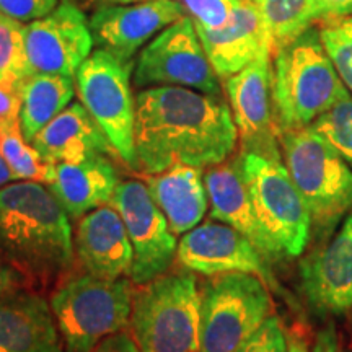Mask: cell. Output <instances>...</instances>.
Here are the masks:
<instances>
[{
  "mask_svg": "<svg viewBox=\"0 0 352 352\" xmlns=\"http://www.w3.org/2000/svg\"><path fill=\"white\" fill-rule=\"evenodd\" d=\"M236 142L232 109L220 95L168 85L142 88L135 95V160L147 175L175 165L223 164Z\"/></svg>",
  "mask_w": 352,
  "mask_h": 352,
  "instance_id": "cell-1",
  "label": "cell"
},
{
  "mask_svg": "<svg viewBox=\"0 0 352 352\" xmlns=\"http://www.w3.org/2000/svg\"><path fill=\"white\" fill-rule=\"evenodd\" d=\"M0 254L21 272L51 276L72 261L70 217L43 183L0 188Z\"/></svg>",
  "mask_w": 352,
  "mask_h": 352,
  "instance_id": "cell-2",
  "label": "cell"
},
{
  "mask_svg": "<svg viewBox=\"0 0 352 352\" xmlns=\"http://www.w3.org/2000/svg\"><path fill=\"white\" fill-rule=\"evenodd\" d=\"M349 95L316 25L272 54V104L279 134L308 127Z\"/></svg>",
  "mask_w": 352,
  "mask_h": 352,
  "instance_id": "cell-3",
  "label": "cell"
},
{
  "mask_svg": "<svg viewBox=\"0 0 352 352\" xmlns=\"http://www.w3.org/2000/svg\"><path fill=\"white\" fill-rule=\"evenodd\" d=\"M279 145L310 214L311 232L327 240L352 210V168L310 126L280 132Z\"/></svg>",
  "mask_w": 352,
  "mask_h": 352,
  "instance_id": "cell-4",
  "label": "cell"
},
{
  "mask_svg": "<svg viewBox=\"0 0 352 352\" xmlns=\"http://www.w3.org/2000/svg\"><path fill=\"white\" fill-rule=\"evenodd\" d=\"M132 336L140 352H201V290L191 272L162 274L132 298Z\"/></svg>",
  "mask_w": 352,
  "mask_h": 352,
  "instance_id": "cell-5",
  "label": "cell"
},
{
  "mask_svg": "<svg viewBox=\"0 0 352 352\" xmlns=\"http://www.w3.org/2000/svg\"><path fill=\"white\" fill-rule=\"evenodd\" d=\"M129 279H101L87 274L70 279L51 296L50 305L63 336L65 352H90L131 324Z\"/></svg>",
  "mask_w": 352,
  "mask_h": 352,
  "instance_id": "cell-6",
  "label": "cell"
},
{
  "mask_svg": "<svg viewBox=\"0 0 352 352\" xmlns=\"http://www.w3.org/2000/svg\"><path fill=\"white\" fill-rule=\"evenodd\" d=\"M270 290L246 272L209 276L201 289V352H239L272 315Z\"/></svg>",
  "mask_w": 352,
  "mask_h": 352,
  "instance_id": "cell-7",
  "label": "cell"
},
{
  "mask_svg": "<svg viewBox=\"0 0 352 352\" xmlns=\"http://www.w3.org/2000/svg\"><path fill=\"white\" fill-rule=\"evenodd\" d=\"M239 158L263 232L280 258L300 256L310 240L311 220L283 157L241 151Z\"/></svg>",
  "mask_w": 352,
  "mask_h": 352,
  "instance_id": "cell-8",
  "label": "cell"
},
{
  "mask_svg": "<svg viewBox=\"0 0 352 352\" xmlns=\"http://www.w3.org/2000/svg\"><path fill=\"white\" fill-rule=\"evenodd\" d=\"M132 63H122L96 50L76 76L78 98L111 142L114 152L132 170H138L134 145L135 98L131 90Z\"/></svg>",
  "mask_w": 352,
  "mask_h": 352,
  "instance_id": "cell-9",
  "label": "cell"
},
{
  "mask_svg": "<svg viewBox=\"0 0 352 352\" xmlns=\"http://www.w3.org/2000/svg\"><path fill=\"white\" fill-rule=\"evenodd\" d=\"M134 85L186 87L209 95H220L219 76L210 64L195 20L184 15L166 26L140 52L135 63Z\"/></svg>",
  "mask_w": 352,
  "mask_h": 352,
  "instance_id": "cell-10",
  "label": "cell"
},
{
  "mask_svg": "<svg viewBox=\"0 0 352 352\" xmlns=\"http://www.w3.org/2000/svg\"><path fill=\"white\" fill-rule=\"evenodd\" d=\"M111 204L124 220L132 243V283L142 285L165 274L178 253V245L147 186L134 179L122 182L114 191Z\"/></svg>",
  "mask_w": 352,
  "mask_h": 352,
  "instance_id": "cell-11",
  "label": "cell"
},
{
  "mask_svg": "<svg viewBox=\"0 0 352 352\" xmlns=\"http://www.w3.org/2000/svg\"><path fill=\"white\" fill-rule=\"evenodd\" d=\"M90 20L72 0H64L46 16L25 25V47L32 74L74 78L94 50Z\"/></svg>",
  "mask_w": 352,
  "mask_h": 352,
  "instance_id": "cell-12",
  "label": "cell"
},
{
  "mask_svg": "<svg viewBox=\"0 0 352 352\" xmlns=\"http://www.w3.org/2000/svg\"><path fill=\"white\" fill-rule=\"evenodd\" d=\"M178 258L186 270L204 276L246 272L261 277L267 287L285 297L272 274L270 261L243 233L223 222L201 223L186 232L178 245Z\"/></svg>",
  "mask_w": 352,
  "mask_h": 352,
  "instance_id": "cell-13",
  "label": "cell"
},
{
  "mask_svg": "<svg viewBox=\"0 0 352 352\" xmlns=\"http://www.w3.org/2000/svg\"><path fill=\"white\" fill-rule=\"evenodd\" d=\"M223 85L243 151L283 157L272 104V51H263Z\"/></svg>",
  "mask_w": 352,
  "mask_h": 352,
  "instance_id": "cell-14",
  "label": "cell"
},
{
  "mask_svg": "<svg viewBox=\"0 0 352 352\" xmlns=\"http://www.w3.org/2000/svg\"><path fill=\"white\" fill-rule=\"evenodd\" d=\"M184 15L186 10L179 0L108 6L96 8L90 19V30L98 50L122 63H132L140 47Z\"/></svg>",
  "mask_w": 352,
  "mask_h": 352,
  "instance_id": "cell-15",
  "label": "cell"
},
{
  "mask_svg": "<svg viewBox=\"0 0 352 352\" xmlns=\"http://www.w3.org/2000/svg\"><path fill=\"white\" fill-rule=\"evenodd\" d=\"M305 298L321 316L346 315L352 308V210L323 248L300 263Z\"/></svg>",
  "mask_w": 352,
  "mask_h": 352,
  "instance_id": "cell-16",
  "label": "cell"
},
{
  "mask_svg": "<svg viewBox=\"0 0 352 352\" xmlns=\"http://www.w3.org/2000/svg\"><path fill=\"white\" fill-rule=\"evenodd\" d=\"M76 253L88 274L101 279L131 276L134 252L120 212L101 206L83 215L76 233Z\"/></svg>",
  "mask_w": 352,
  "mask_h": 352,
  "instance_id": "cell-17",
  "label": "cell"
},
{
  "mask_svg": "<svg viewBox=\"0 0 352 352\" xmlns=\"http://www.w3.org/2000/svg\"><path fill=\"white\" fill-rule=\"evenodd\" d=\"M195 25L215 74L223 80L271 50L259 13L250 0H240L230 20L220 28L210 30L196 21Z\"/></svg>",
  "mask_w": 352,
  "mask_h": 352,
  "instance_id": "cell-18",
  "label": "cell"
},
{
  "mask_svg": "<svg viewBox=\"0 0 352 352\" xmlns=\"http://www.w3.org/2000/svg\"><path fill=\"white\" fill-rule=\"evenodd\" d=\"M204 183L210 202V217L243 233L267 261L280 259V254L259 226L240 158L209 166Z\"/></svg>",
  "mask_w": 352,
  "mask_h": 352,
  "instance_id": "cell-19",
  "label": "cell"
},
{
  "mask_svg": "<svg viewBox=\"0 0 352 352\" xmlns=\"http://www.w3.org/2000/svg\"><path fill=\"white\" fill-rule=\"evenodd\" d=\"M51 305L41 296L0 297V352H64Z\"/></svg>",
  "mask_w": 352,
  "mask_h": 352,
  "instance_id": "cell-20",
  "label": "cell"
},
{
  "mask_svg": "<svg viewBox=\"0 0 352 352\" xmlns=\"http://www.w3.org/2000/svg\"><path fill=\"white\" fill-rule=\"evenodd\" d=\"M32 145L50 164L82 162L114 152L107 134L82 103L69 104L34 135Z\"/></svg>",
  "mask_w": 352,
  "mask_h": 352,
  "instance_id": "cell-21",
  "label": "cell"
},
{
  "mask_svg": "<svg viewBox=\"0 0 352 352\" xmlns=\"http://www.w3.org/2000/svg\"><path fill=\"white\" fill-rule=\"evenodd\" d=\"M145 186L175 235L192 230L208 212V189L202 168L197 166L175 165L162 173L148 175Z\"/></svg>",
  "mask_w": 352,
  "mask_h": 352,
  "instance_id": "cell-22",
  "label": "cell"
},
{
  "mask_svg": "<svg viewBox=\"0 0 352 352\" xmlns=\"http://www.w3.org/2000/svg\"><path fill=\"white\" fill-rule=\"evenodd\" d=\"M120 183L111 162L98 155L82 162L57 164L56 179L50 189L70 219H80L111 202Z\"/></svg>",
  "mask_w": 352,
  "mask_h": 352,
  "instance_id": "cell-23",
  "label": "cell"
},
{
  "mask_svg": "<svg viewBox=\"0 0 352 352\" xmlns=\"http://www.w3.org/2000/svg\"><path fill=\"white\" fill-rule=\"evenodd\" d=\"M16 91L21 100V132L30 144L44 126L69 107L76 94L72 78L52 74H32L19 83Z\"/></svg>",
  "mask_w": 352,
  "mask_h": 352,
  "instance_id": "cell-24",
  "label": "cell"
},
{
  "mask_svg": "<svg viewBox=\"0 0 352 352\" xmlns=\"http://www.w3.org/2000/svg\"><path fill=\"white\" fill-rule=\"evenodd\" d=\"M259 13L264 32L274 54L276 50L300 36L321 21L318 0H250Z\"/></svg>",
  "mask_w": 352,
  "mask_h": 352,
  "instance_id": "cell-25",
  "label": "cell"
},
{
  "mask_svg": "<svg viewBox=\"0 0 352 352\" xmlns=\"http://www.w3.org/2000/svg\"><path fill=\"white\" fill-rule=\"evenodd\" d=\"M0 153L15 179L43 184H51L56 179V165L43 160L36 148L25 139L20 121L0 122Z\"/></svg>",
  "mask_w": 352,
  "mask_h": 352,
  "instance_id": "cell-26",
  "label": "cell"
},
{
  "mask_svg": "<svg viewBox=\"0 0 352 352\" xmlns=\"http://www.w3.org/2000/svg\"><path fill=\"white\" fill-rule=\"evenodd\" d=\"M28 76L25 25L0 13V85L16 88Z\"/></svg>",
  "mask_w": 352,
  "mask_h": 352,
  "instance_id": "cell-27",
  "label": "cell"
},
{
  "mask_svg": "<svg viewBox=\"0 0 352 352\" xmlns=\"http://www.w3.org/2000/svg\"><path fill=\"white\" fill-rule=\"evenodd\" d=\"M318 28L334 69L352 94V15L324 20Z\"/></svg>",
  "mask_w": 352,
  "mask_h": 352,
  "instance_id": "cell-28",
  "label": "cell"
},
{
  "mask_svg": "<svg viewBox=\"0 0 352 352\" xmlns=\"http://www.w3.org/2000/svg\"><path fill=\"white\" fill-rule=\"evenodd\" d=\"M352 168V95L329 108L310 124Z\"/></svg>",
  "mask_w": 352,
  "mask_h": 352,
  "instance_id": "cell-29",
  "label": "cell"
},
{
  "mask_svg": "<svg viewBox=\"0 0 352 352\" xmlns=\"http://www.w3.org/2000/svg\"><path fill=\"white\" fill-rule=\"evenodd\" d=\"M179 2L197 25L215 30L230 20L240 0H179Z\"/></svg>",
  "mask_w": 352,
  "mask_h": 352,
  "instance_id": "cell-30",
  "label": "cell"
},
{
  "mask_svg": "<svg viewBox=\"0 0 352 352\" xmlns=\"http://www.w3.org/2000/svg\"><path fill=\"white\" fill-rule=\"evenodd\" d=\"M239 352H287V334L283 321L271 315Z\"/></svg>",
  "mask_w": 352,
  "mask_h": 352,
  "instance_id": "cell-31",
  "label": "cell"
},
{
  "mask_svg": "<svg viewBox=\"0 0 352 352\" xmlns=\"http://www.w3.org/2000/svg\"><path fill=\"white\" fill-rule=\"evenodd\" d=\"M59 0H0V13L23 23L46 16L57 7Z\"/></svg>",
  "mask_w": 352,
  "mask_h": 352,
  "instance_id": "cell-32",
  "label": "cell"
},
{
  "mask_svg": "<svg viewBox=\"0 0 352 352\" xmlns=\"http://www.w3.org/2000/svg\"><path fill=\"white\" fill-rule=\"evenodd\" d=\"M21 100L16 88L0 85V122L20 121Z\"/></svg>",
  "mask_w": 352,
  "mask_h": 352,
  "instance_id": "cell-33",
  "label": "cell"
},
{
  "mask_svg": "<svg viewBox=\"0 0 352 352\" xmlns=\"http://www.w3.org/2000/svg\"><path fill=\"white\" fill-rule=\"evenodd\" d=\"M21 285H23V272L0 254V297L19 292Z\"/></svg>",
  "mask_w": 352,
  "mask_h": 352,
  "instance_id": "cell-34",
  "label": "cell"
},
{
  "mask_svg": "<svg viewBox=\"0 0 352 352\" xmlns=\"http://www.w3.org/2000/svg\"><path fill=\"white\" fill-rule=\"evenodd\" d=\"M90 352H140L138 342L129 331H120L104 338Z\"/></svg>",
  "mask_w": 352,
  "mask_h": 352,
  "instance_id": "cell-35",
  "label": "cell"
},
{
  "mask_svg": "<svg viewBox=\"0 0 352 352\" xmlns=\"http://www.w3.org/2000/svg\"><path fill=\"white\" fill-rule=\"evenodd\" d=\"M311 352H344L341 344L340 333H338L333 321H329L328 324H324V327L316 333Z\"/></svg>",
  "mask_w": 352,
  "mask_h": 352,
  "instance_id": "cell-36",
  "label": "cell"
},
{
  "mask_svg": "<svg viewBox=\"0 0 352 352\" xmlns=\"http://www.w3.org/2000/svg\"><path fill=\"white\" fill-rule=\"evenodd\" d=\"M318 2L321 8V21L352 15V0H318Z\"/></svg>",
  "mask_w": 352,
  "mask_h": 352,
  "instance_id": "cell-37",
  "label": "cell"
},
{
  "mask_svg": "<svg viewBox=\"0 0 352 352\" xmlns=\"http://www.w3.org/2000/svg\"><path fill=\"white\" fill-rule=\"evenodd\" d=\"M287 334V352H311L305 334L298 327L285 331Z\"/></svg>",
  "mask_w": 352,
  "mask_h": 352,
  "instance_id": "cell-38",
  "label": "cell"
},
{
  "mask_svg": "<svg viewBox=\"0 0 352 352\" xmlns=\"http://www.w3.org/2000/svg\"><path fill=\"white\" fill-rule=\"evenodd\" d=\"M77 6L80 3L83 7H108V6H127V3H138V2H147V0H72Z\"/></svg>",
  "mask_w": 352,
  "mask_h": 352,
  "instance_id": "cell-39",
  "label": "cell"
},
{
  "mask_svg": "<svg viewBox=\"0 0 352 352\" xmlns=\"http://www.w3.org/2000/svg\"><path fill=\"white\" fill-rule=\"evenodd\" d=\"M12 179H15V176H13V171L10 166H8L7 160L3 158L2 153H0V188L6 186L12 182Z\"/></svg>",
  "mask_w": 352,
  "mask_h": 352,
  "instance_id": "cell-40",
  "label": "cell"
}]
</instances>
